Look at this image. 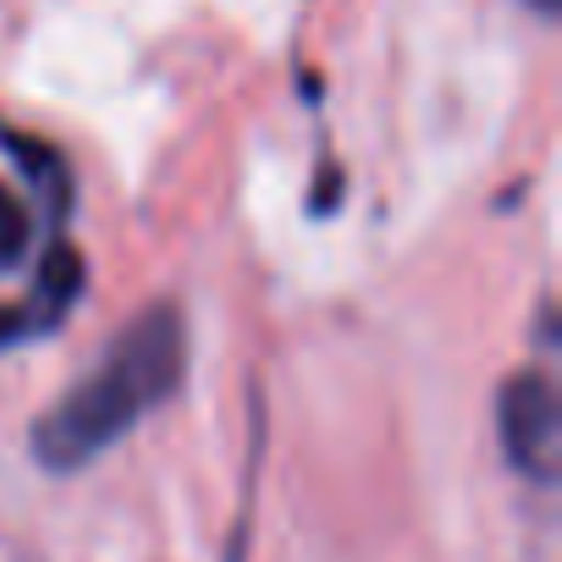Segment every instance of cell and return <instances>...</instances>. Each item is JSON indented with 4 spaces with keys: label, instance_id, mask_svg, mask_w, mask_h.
<instances>
[{
    "label": "cell",
    "instance_id": "obj_3",
    "mask_svg": "<svg viewBox=\"0 0 562 562\" xmlns=\"http://www.w3.org/2000/svg\"><path fill=\"white\" fill-rule=\"evenodd\" d=\"M29 243H34V215L7 182H0V265H18L29 254Z\"/></svg>",
    "mask_w": 562,
    "mask_h": 562
},
{
    "label": "cell",
    "instance_id": "obj_2",
    "mask_svg": "<svg viewBox=\"0 0 562 562\" xmlns=\"http://www.w3.org/2000/svg\"><path fill=\"white\" fill-rule=\"evenodd\" d=\"M496 430H502V452L518 474H529L535 485L557 480V458H562V408H557V386L546 370H524L502 386L496 397Z\"/></svg>",
    "mask_w": 562,
    "mask_h": 562
},
{
    "label": "cell",
    "instance_id": "obj_4",
    "mask_svg": "<svg viewBox=\"0 0 562 562\" xmlns=\"http://www.w3.org/2000/svg\"><path fill=\"white\" fill-rule=\"evenodd\" d=\"M529 7H535V12H546V18H551V12H557V0H529Z\"/></svg>",
    "mask_w": 562,
    "mask_h": 562
},
{
    "label": "cell",
    "instance_id": "obj_1",
    "mask_svg": "<svg viewBox=\"0 0 562 562\" xmlns=\"http://www.w3.org/2000/svg\"><path fill=\"white\" fill-rule=\"evenodd\" d=\"M188 370V331L171 304H149L111 348L105 359L61 392V403L34 425V452L45 469L67 474L111 452L138 419H149Z\"/></svg>",
    "mask_w": 562,
    "mask_h": 562
}]
</instances>
